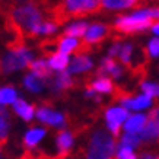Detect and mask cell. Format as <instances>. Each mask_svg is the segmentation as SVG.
Here are the masks:
<instances>
[{
    "label": "cell",
    "instance_id": "1",
    "mask_svg": "<svg viewBox=\"0 0 159 159\" xmlns=\"http://www.w3.org/2000/svg\"><path fill=\"white\" fill-rule=\"evenodd\" d=\"M41 18L43 16H41L38 7L32 3H26V5L18 6L16 9L12 10L10 24L20 34L26 32L29 37H35L41 32V26H43Z\"/></svg>",
    "mask_w": 159,
    "mask_h": 159
},
{
    "label": "cell",
    "instance_id": "2",
    "mask_svg": "<svg viewBox=\"0 0 159 159\" xmlns=\"http://www.w3.org/2000/svg\"><path fill=\"white\" fill-rule=\"evenodd\" d=\"M155 25V19L152 18L149 9H142L134 12L130 16H120L117 18L114 28L123 34H134L142 32L148 28H152Z\"/></svg>",
    "mask_w": 159,
    "mask_h": 159
},
{
    "label": "cell",
    "instance_id": "3",
    "mask_svg": "<svg viewBox=\"0 0 159 159\" xmlns=\"http://www.w3.org/2000/svg\"><path fill=\"white\" fill-rule=\"evenodd\" d=\"M116 139L105 131H97L89 140L86 159H112L116 153Z\"/></svg>",
    "mask_w": 159,
    "mask_h": 159
},
{
    "label": "cell",
    "instance_id": "4",
    "mask_svg": "<svg viewBox=\"0 0 159 159\" xmlns=\"http://www.w3.org/2000/svg\"><path fill=\"white\" fill-rule=\"evenodd\" d=\"M32 57L34 54L31 53L25 45L19 47V48L10 50L7 54H5L2 60H0V69L3 73H12L16 70H20L32 63Z\"/></svg>",
    "mask_w": 159,
    "mask_h": 159
},
{
    "label": "cell",
    "instance_id": "5",
    "mask_svg": "<svg viewBox=\"0 0 159 159\" xmlns=\"http://www.w3.org/2000/svg\"><path fill=\"white\" fill-rule=\"evenodd\" d=\"M102 6L101 0H63L61 12H58L61 20L70 16H85L95 13Z\"/></svg>",
    "mask_w": 159,
    "mask_h": 159
},
{
    "label": "cell",
    "instance_id": "6",
    "mask_svg": "<svg viewBox=\"0 0 159 159\" xmlns=\"http://www.w3.org/2000/svg\"><path fill=\"white\" fill-rule=\"evenodd\" d=\"M35 116H37V118L39 121H43V123H45V124H48V125L60 127V129L66 127V118H64V116L60 114V112H56V111L50 110V108H45V107L39 108Z\"/></svg>",
    "mask_w": 159,
    "mask_h": 159
},
{
    "label": "cell",
    "instance_id": "7",
    "mask_svg": "<svg viewBox=\"0 0 159 159\" xmlns=\"http://www.w3.org/2000/svg\"><path fill=\"white\" fill-rule=\"evenodd\" d=\"M121 75H123V69H121V66H118L114 61V58H111V57L102 58L101 66H99V69H98V72H97L98 77L111 76V77H114V79H118V77H121Z\"/></svg>",
    "mask_w": 159,
    "mask_h": 159
},
{
    "label": "cell",
    "instance_id": "8",
    "mask_svg": "<svg viewBox=\"0 0 159 159\" xmlns=\"http://www.w3.org/2000/svg\"><path fill=\"white\" fill-rule=\"evenodd\" d=\"M29 69H31V73L35 75L37 77H39L43 82H51V72L53 69L50 67V64L45 60H35L29 64Z\"/></svg>",
    "mask_w": 159,
    "mask_h": 159
},
{
    "label": "cell",
    "instance_id": "9",
    "mask_svg": "<svg viewBox=\"0 0 159 159\" xmlns=\"http://www.w3.org/2000/svg\"><path fill=\"white\" fill-rule=\"evenodd\" d=\"M108 34V28L102 24H93L89 26L86 35H85V44H95L105 38Z\"/></svg>",
    "mask_w": 159,
    "mask_h": 159
},
{
    "label": "cell",
    "instance_id": "10",
    "mask_svg": "<svg viewBox=\"0 0 159 159\" xmlns=\"http://www.w3.org/2000/svg\"><path fill=\"white\" fill-rule=\"evenodd\" d=\"M105 118H107V124L121 125L129 118V110H125L124 107L110 108V110H107V112H105Z\"/></svg>",
    "mask_w": 159,
    "mask_h": 159
},
{
    "label": "cell",
    "instance_id": "11",
    "mask_svg": "<svg viewBox=\"0 0 159 159\" xmlns=\"http://www.w3.org/2000/svg\"><path fill=\"white\" fill-rule=\"evenodd\" d=\"M146 123H148V117L143 116V114H134V116H130L127 118L124 124V130L125 133H137L139 134L140 131L145 129Z\"/></svg>",
    "mask_w": 159,
    "mask_h": 159
},
{
    "label": "cell",
    "instance_id": "12",
    "mask_svg": "<svg viewBox=\"0 0 159 159\" xmlns=\"http://www.w3.org/2000/svg\"><path fill=\"white\" fill-rule=\"evenodd\" d=\"M102 6L110 10H121L145 5V0H101Z\"/></svg>",
    "mask_w": 159,
    "mask_h": 159
},
{
    "label": "cell",
    "instance_id": "13",
    "mask_svg": "<svg viewBox=\"0 0 159 159\" xmlns=\"http://www.w3.org/2000/svg\"><path fill=\"white\" fill-rule=\"evenodd\" d=\"M57 149H58V158H66L69 150L73 146V136L69 131H60L57 136Z\"/></svg>",
    "mask_w": 159,
    "mask_h": 159
},
{
    "label": "cell",
    "instance_id": "14",
    "mask_svg": "<svg viewBox=\"0 0 159 159\" xmlns=\"http://www.w3.org/2000/svg\"><path fill=\"white\" fill-rule=\"evenodd\" d=\"M139 136L142 142H156V140H159V121L148 118L145 129L140 131Z\"/></svg>",
    "mask_w": 159,
    "mask_h": 159
},
{
    "label": "cell",
    "instance_id": "15",
    "mask_svg": "<svg viewBox=\"0 0 159 159\" xmlns=\"http://www.w3.org/2000/svg\"><path fill=\"white\" fill-rule=\"evenodd\" d=\"M92 69V60L86 56H79L77 54L76 57L73 58L70 64H69V69L67 72L69 73H82V72H86V70H91Z\"/></svg>",
    "mask_w": 159,
    "mask_h": 159
},
{
    "label": "cell",
    "instance_id": "16",
    "mask_svg": "<svg viewBox=\"0 0 159 159\" xmlns=\"http://www.w3.org/2000/svg\"><path fill=\"white\" fill-rule=\"evenodd\" d=\"M51 88H53L56 92H60V91H66L69 88L72 86V77H70V73L67 70H64V72H58L56 75V77L51 79V82H50Z\"/></svg>",
    "mask_w": 159,
    "mask_h": 159
},
{
    "label": "cell",
    "instance_id": "17",
    "mask_svg": "<svg viewBox=\"0 0 159 159\" xmlns=\"http://www.w3.org/2000/svg\"><path fill=\"white\" fill-rule=\"evenodd\" d=\"M13 110H15V112H16L18 116L22 117L25 121H29L34 117V114H37L34 107L29 105L28 102H25L24 99H16L13 104Z\"/></svg>",
    "mask_w": 159,
    "mask_h": 159
},
{
    "label": "cell",
    "instance_id": "18",
    "mask_svg": "<svg viewBox=\"0 0 159 159\" xmlns=\"http://www.w3.org/2000/svg\"><path fill=\"white\" fill-rule=\"evenodd\" d=\"M48 64L50 67L56 70V72H64L67 66L70 64L69 61V56L67 54H63V53H57V54H53L48 60Z\"/></svg>",
    "mask_w": 159,
    "mask_h": 159
},
{
    "label": "cell",
    "instance_id": "19",
    "mask_svg": "<svg viewBox=\"0 0 159 159\" xmlns=\"http://www.w3.org/2000/svg\"><path fill=\"white\" fill-rule=\"evenodd\" d=\"M88 88L95 91L97 93H111L112 89H114V85L108 77H98L93 82H91V85Z\"/></svg>",
    "mask_w": 159,
    "mask_h": 159
},
{
    "label": "cell",
    "instance_id": "20",
    "mask_svg": "<svg viewBox=\"0 0 159 159\" xmlns=\"http://www.w3.org/2000/svg\"><path fill=\"white\" fill-rule=\"evenodd\" d=\"M88 29H89V25L86 22H76V24L69 25L67 28L64 29V35L69 38H77V37L86 35Z\"/></svg>",
    "mask_w": 159,
    "mask_h": 159
},
{
    "label": "cell",
    "instance_id": "21",
    "mask_svg": "<svg viewBox=\"0 0 159 159\" xmlns=\"http://www.w3.org/2000/svg\"><path fill=\"white\" fill-rule=\"evenodd\" d=\"M45 136V130L44 129H31V130L25 134L24 137V143L26 148H35L38 145V142Z\"/></svg>",
    "mask_w": 159,
    "mask_h": 159
},
{
    "label": "cell",
    "instance_id": "22",
    "mask_svg": "<svg viewBox=\"0 0 159 159\" xmlns=\"http://www.w3.org/2000/svg\"><path fill=\"white\" fill-rule=\"evenodd\" d=\"M16 98V91L12 86H5L0 89V105H7V104H15Z\"/></svg>",
    "mask_w": 159,
    "mask_h": 159
},
{
    "label": "cell",
    "instance_id": "23",
    "mask_svg": "<svg viewBox=\"0 0 159 159\" xmlns=\"http://www.w3.org/2000/svg\"><path fill=\"white\" fill-rule=\"evenodd\" d=\"M24 85L26 89H29L31 92H39L41 89H43L44 86V82L39 79V77H37L35 75H26L24 79Z\"/></svg>",
    "mask_w": 159,
    "mask_h": 159
},
{
    "label": "cell",
    "instance_id": "24",
    "mask_svg": "<svg viewBox=\"0 0 159 159\" xmlns=\"http://www.w3.org/2000/svg\"><path fill=\"white\" fill-rule=\"evenodd\" d=\"M77 45H79V43H77L76 38L64 37V38H61L58 41V48H60V53L63 54H70L73 50L77 48Z\"/></svg>",
    "mask_w": 159,
    "mask_h": 159
},
{
    "label": "cell",
    "instance_id": "25",
    "mask_svg": "<svg viewBox=\"0 0 159 159\" xmlns=\"http://www.w3.org/2000/svg\"><path fill=\"white\" fill-rule=\"evenodd\" d=\"M142 143V139L137 133H125L123 137H121V142H120V146H125V148H137V146Z\"/></svg>",
    "mask_w": 159,
    "mask_h": 159
},
{
    "label": "cell",
    "instance_id": "26",
    "mask_svg": "<svg viewBox=\"0 0 159 159\" xmlns=\"http://www.w3.org/2000/svg\"><path fill=\"white\" fill-rule=\"evenodd\" d=\"M7 130H9V117L5 108L0 105V142H5L7 137Z\"/></svg>",
    "mask_w": 159,
    "mask_h": 159
},
{
    "label": "cell",
    "instance_id": "27",
    "mask_svg": "<svg viewBox=\"0 0 159 159\" xmlns=\"http://www.w3.org/2000/svg\"><path fill=\"white\" fill-rule=\"evenodd\" d=\"M131 56H133V45H131V44H123V48H121L120 54H118L121 63L125 64V66H130Z\"/></svg>",
    "mask_w": 159,
    "mask_h": 159
},
{
    "label": "cell",
    "instance_id": "28",
    "mask_svg": "<svg viewBox=\"0 0 159 159\" xmlns=\"http://www.w3.org/2000/svg\"><path fill=\"white\" fill-rule=\"evenodd\" d=\"M142 91L145 95L150 98H158L159 97V85L158 83H150V82H142L140 85Z\"/></svg>",
    "mask_w": 159,
    "mask_h": 159
},
{
    "label": "cell",
    "instance_id": "29",
    "mask_svg": "<svg viewBox=\"0 0 159 159\" xmlns=\"http://www.w3.org/2000/svg\"><path fill=\"white\" fill-rule=\"evenodd\" d=\"M116 159H139L133 152V149L125 148V146H120L116 153Z\"/></svg>",
    "mask_w": 159,
    "mask_h": 159
},
{
    "label": "cell",
    "instance_id": "30",
    "mask_svg": "<svg viewBox=\"0 0 159 159\" xmlns=\"http://www.w3.org/2000/svg\"><path fill=\"white\" fill-rule=\"evenodd\" d=\"M148 54H150L152 57H159V38L150 39L148 44V48H146Z\"/></svg>",
    "mask_w": 159,
    "mask_h": 159
},
{
    "label": "cell",
    "instance_id": "31",
    "mask_svg": "<svg viewBox=\"0 0 159 159\" xmlns=\"http://www.w3.org/2000/svg\"><path fill=\"white\" fill-rule=\"evenodd\" d=\"M57 31V24H53V22H44L43 26H41V32L39 34L43 35H48V34H53Z\"/></svg>",
    "mask_w": 159,
    "mask_h": 159
},
{
    "label": "cell",
    "instance_id": "32",
    "mask_svg": "<svg viewBox=\"0 0 159 159\" xmlns=\"http://www.w3.org/2000/svg\"><path fill=\"white\" fill-rule=\"evenodd\" d=\"M121 48H123V44L116 43L110 48V51H108V57L112 58V57H116V56H118V54H120V51H121Z\"/></svg>",
    "mask_w": 159,
    "mask_h": 159
},
{
    "label": "cell",
    "instance_id": "33",
    "mask_svg": "<svg viewBox=\"0 0 159 159\" xmlns=\"http://www.w3.org/2000/svg\"><path fill=\"white\" fill-rule=\"evenodd\" d=\"M149 120H155V121H159V107L153 108V110L149 112V116H148Z\"/></svg>",
    "mask_w": 159,
    "mask_h": 159
},
{
    "label": "cell",
    "instance_id": "34",
    "mask_svg": "<svg viewBox=\"0 0 159 159\" xmlns=\"http://www.w3.org/2000/svg\"><path fill=\"white\" fill-rule=\"evenodd\" d=\"M152 32H155L156 35H159V22H156V24L152 26Z\"/></svg>",
    "mask_w": 159,
    "mask_h": 159
},
{
    "label": "cell",
    "instance_id": "35",
    "mask_svg": "<svg viewBox=\"0 0 159 159\" xmlns=\"http://www.w3.org/2000/svg\"><path fill=\"white\" fill-rule=\"evenodd\" d=\"M148 2H159V0H145V3H148Z\"/></svg>",
    "mask_w": 159,
    "mask_h": 159
},
{
    "label": "cell",
    "instance_id": "36",
    "mask_svg": "<svg viewBox=\"0 0 159 159\" xmlns=\"http://www.w3.org/2000/svg\"><path fill=\"white\" fill-rule=\"evenodd\" d=\"M58 159H66V158H58Z\"/></svg>",
    "mask_w": 159,
    "mask_h": 159
}]
</instances>
